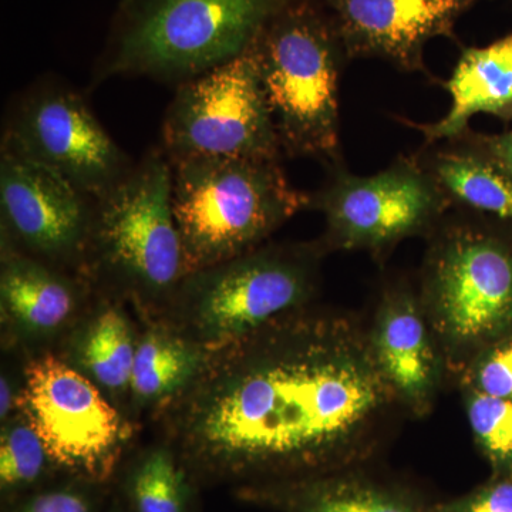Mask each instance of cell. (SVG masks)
<instances>
[{"label": "cell", "instance_id": "obj_1", "mask_svg": "<svg viewBox=\"0 0 512 512\" xmlns=\"http://www.w3.org/2000/svg\"><path fill=\"white\" fill-rule=\"evenodd\" d=\"M394 399L370 336L306 306L208 353L154 419L192 483L244 488L338 470Z\"/></svg>", "mask_w": 512, "mask_h": 512}, {"label": "cell", "instance_id": "obj_2", "mask_svg": "<svg viewBox=\"0 0 512 512\" xmlns=\"http://www.w3.org/2000/svg\"><path fill=\"white\" fill-rule=\"evenodd\" d=\"M83 276L94 292L133 306L144 323L160 318L187 276L173 210V165L160 146L94 198Z\"/></svg>", "mask_w": 512, "mask_h": 512}, {"label": "cell", "instance_id": "obj_3", "mask_svg": "<svg viewBox=\"0 0 512 512\" xmlns=\"http://www.w3.org/2000/svg\"><path fill=\"white\" fill-rule=\"evenodd\" d=\"M284 158L323 167L345 163L340 83L350 62L323 0H295L266 22L249 46Z\"/></svg>", "mask_w": 512, "mask_h": 512}, {"label": "cell", "instance_id": "obj_4", "mask_svg": "<svg viewBox=\"0 0 512 512\" xmlns=\"http://www.w3.org/2000/svg\"><path fill=\"white\" fill-rule=\"evenodd\" d=\"M295 0H124L93 86L114 77L178 84L247 52Z\"/></svg>", "mask_w": 512, "mask_h": 512}, {"label": "cell", "instance_id": "obj_5", "mask_svg": "<svg viewBox=\"0 0 512 512\" xmlns=\"http://www.w3.org/2000/svg\"><path fill=\"white\" fill-rule=\"evenodd\" d=\"M171 165L187 275L261 247L308 210V192L293 187L281 161L191 157Z\"/></svg>", "mask_w": 512, "mask_h": 512}, {"label": "cell", "instance_id": "obj_6", "mask_svg": "<svg viewBox=\"0 0 512 512\" xmlns=\"http://www.w3.org/2000/svg\"><path fill=\"white\" fill-rule=\"evenodd\" d=\"M325 254L319 241L264 244L191 272L154 322L215 352L309 306Z\"/></svg>", "mask_w": 512, "mask_h": 512}, {"label": "cell", "instance_id": "obj_7", "mask_svg": "<svg viewBox=\"0 0 512 512\" xmlns=\"http://www.w3.org/2000/svg\"><path fill=\"white\" fill-rule=\"evenodd\" d=\"M421 303L443 345L466 356L512 329V229L453 211L430 235Z\"/></svg>", "mask_w": 512, "mask_h": 512}, {"label": "cell", "instance_id": "obj_8", "mask_svg": "<svg viewBox=\"0 0 512 512\" xmlns=\"http://www.w3.org/2000/svg\"><path fill=\"white\" fill-rule=\"evenodd\" d=\"M309 194L308 210L322 212L325 251H367L382 256L400 241L430 237L450 208L416 154L399 156L373 175L350 173L346 163L325 168Z\"/></svg>", "mask_w": 512, "mask_h": 512}, {"label": "cell", "instance_id": "obj_9", "mask_svg": "<svg viewBox=\"0 0 512 512\" xmlns=\"http://www.w3.org/2000/svg\"><path fill=\"white\" fill-rule=\"evenodd\" d=\"M18 414L43 441L57 470L86 484L110 480L131 437L117 404L52 352L37 353L26 363Z\"/></svg>", "mask_w": 512, "mask_h": 512}, {"label": "cell", "instance_id": "obj_10", "mask_svg": "<svg viewBox=\"0 0 512 512\" xmlns=\"http://www.w3.org/2000/svg\"><path fill=\"white\" fill-rule=\"evenodd\" d=\"M160 147L171 163L191 157L282 161L251 50L178 84L165 110Z\"/></svg>", "mask_w": 512, "mask_h": 512}, {"label": "cell", "instance_id": "obj_11", "mask_svg": "<svg viewBox=\"0 0 512 512\" xmlns=\"http://www.w3.org/2000/svg\"><path fill=\"white\" fill-rule=\"evenodd\" d=\"M0 151L49 168L92 198L106 194L136 164L82 94L52 77L37 80L10 103Z\"/></svg>", "mask_w": 512, "mask_h": 512}, {"label": "cell", "instance_id": "obj_12", "mask_svg": "<svg viewBox=\"0 0 512 512\" xmlns=\"http://www.w3.org/2000/svg\"><path fill=\"white\" fill-rule=\"evenodd\" d=\"M94 198L59 174L0 151L2 251L83 276Z\"/></svg>", "mask_w": 512, "mask_h": 512}, {"label": "cell", "instance_id": "obj_13", "mask_svg": "<svg viewBox=\"0 0 512 512\" xmlns=\"http://www.w3.org/2000/svg\"><path fill=\"white\" fill-rule=\"evenodd\" d=\"M338 23L350 62L380 59L403 73L434 80L424 47L436 37L456 40V25L477 0H323ZM437 82V80H434Z\"/></svg>", "mask_w": 512, "mask_h": 512}, {"label": "cell", "instance_id": "obj_14", "mask_svg": "<svg viewBox=\"0 0 512 512\" xmlns=\"http://www.w3.org/2000/svg\"><path fill=\"white\" fill-rule=\"evenodd\" d=\"M94 289L82 275L2 251L0 311L16 343L40 346L63 340L89 309Z\"/></svg>", "mask_w": 512, "mask_h": 512}, {"label": "cell", "instance_id": "obj_15", "mask_svg": "<svg viewBox=\"0 0 512 512\" xmlns=\"http://www.w3.org/2000/svg\"><path fill=\"white\" fill-rule=\"evenodd\" d=\"M420 296L404 286L384 292L370 333L373 353L396 399L427 413L440 380V352Z\"/></svg>", "mask_w": 512, "mask_h": 512}, {"label": "cell", "instance_id": "obj_16", "mask_svg": "<svg viewBox=\"0 0 512 512\" xmlns=\"http://www.w3.org/2000/svg\"><path fill=\"white\" fill-rule=\"evenodd\" d=\"M414 154L450 211L512 229V177L484 147L480 133L468 128Z\"/></svg>", "mask_w": 512, "mask_h": 512}, {"label": "cell", "instance_id": "obj_17", "mask_svg": "<svg viewBox=\"0 0 512 512\" xmlns=\"http://www.w3.org/2000/svg\"><path fill=\"white\" fill-rule=\"evenodd\" d=\"M450 94V109L436 123L396 117L424 137V144L460 136L478 114L512 123V32L490 45L464 47L451 76L440 82Z\"/></svg>", "mask_w": 512, "mask_h": 512}, {"label": "cell", "instance_id": "obj_18", "mask_svg": "<svg viewBox=\"0 0 512 512\" xmlns=\"http://www.w3.org/2000/svg\"><path fill=\"white\" fill-rule=\"evenodd\" d=\"M126 303L94 292L89 309L62 340L60 356L117 404L130 396L138 335Z\"/></svg>", "mask_w": 512, "mask_h": 512}, {"label": "cell", "instance_id": "obj_19", "mask_svg": "<svg viewBox=\"0 0 512 512\" xmlns=\"http://www.w3.org/2000/svg\"><path fill=\"white\" fill-rule=\"evenodd\" d=\"M244 500L282 512H423L403 491L356 474L332 473L239 488Z\"/></svg>", "mask_w": 512, "mask_h": 512}, {"label": "cell", "instance_id": "obj_20", "mask_svg": "<svg viewBox=\"0 0 512 512\" xmlns=\"http://www.w3.org/2000/svg\"><path fill=\"white\" fill-rule=\"evenodd\" d=\"M208 353L160 322L144 323L138 335L128 400L156 414L183 393L200 373Z\"/></svg>", "mask_w": 512, "mask_h": 512}, {"label": "cell", "instance_id": "obj_21", "mask_svg": "<svg viewBox=\"0 0 512 512\" xmlns=\"http://www.w3.org/2000/svg\"><path fill=\"white\" fill-rule=\"evenodd\" d=\"M191 484L173 448L160 441L134 461L127 494L134 512H188Z\"/></svg>", "mask_w": 512, "mask_h": 512}, {"label": "cell", "instance_id": "obj_22", "mask_svg": "<svg viewBox=\"0 0 512 512\" xmlns=\"http://www.w3.org/2000/svg\"><path fill=\"white\" fill-rule=\"evenodd\" d=\"M57 470L45 444L20 414L3 423L0 434V487L3 494L28 490Z\"/></svg>", "mask_w": 512, "mask_h": 512}, {"label": "cell", "instance_id": "obj_23", "mask_svg": "<svg viewBox=\"0 0 512 512\" xmlns=\"http://www.w3.org/2000/svg\"><path fill=\"white\" fill-rule=\"evenodd\" d=\"M466 404L468 423L495 478H512V399L471 390Z\"/></svg>", "mask_w": 512, "mask_h": 512}, {"label": "cell", "instance_id": "obj_24", "mask_svg": "<svg viewBox=\"0 0 512 512\" xmlns=\"http://www.w3.org/2000/svg\"><path fill=\"white\" fill-rule=\"evenodd\" d=\"M470 382L471 390L512 399V336L497 340L477 356Z\"/></svg>", "mask_w": 512, "mask_h": 512}, {"label": "cell", "instance_id": "obj_25", "mask_svg": "<svg viewBox=\"0 0 512 512\" xmlns=\"http://www.w3.org/2000/svg\"><path fill=\"white\" fill-rule=\"evenodd\" d=\"M431 512H512V478H494L458 500L436 505Z\"/></svg>", "mask_w": 512, "mask_h": 512}, {"label": "cell", "instance_id": "obj_26", "mask_svg": "<svg viewBox=\"0 0 512 512\" xmlns=\"http://www.w3.org/2000/svg\"><path fill=\"white\" fill-rule=\"evenodd\" d=\"M16 512H96L86 491L74 487L53 488L32 495Z\"/></svg>", "mask_w": 512, "mask_h": 512}, {"label": "cell", "instance_id": "obj_27", "mask_svg": "<svg viewBox=\"0 0 512 512\" xmlns=\"http://www.w3.org/2000/svg\"><path fill=\"white\" fill-rule=\"evenodd\" d=\"M480 138L484 147L493 154L495 160L503 165L512 177V128L498 134L480 133Z\"/></svg>", "mask_w": 512, "mask_h": 512}, {"label": "cell", "instance_id": "obj_28", "mask_svg": "<svg viewBox=\"0 0 512 512\" xmlns=\"http://www.w3.org/2000/svg\"><path fill=\"white\" fill-rule=\"evenodd\" d=\"M20 387L12 382L9 375L2 373L0 377V420L2 424L18 414Z\"/></svg>", "mask_w": 512, "mask_h": 512}, {"label": "cell", "instance_id": "obj_29", "mask_svg": "<svg viewBox=\"0 0 512 512\" xmlns=\"http://www.w3.org/2000/svg\"><path fill=\"white\" fill-rule=\"evenodd\" d=\"M511 2H512V0H511Z\"/></svg>", "mask_w": 512, "mask_h": 512}]
</instances>
